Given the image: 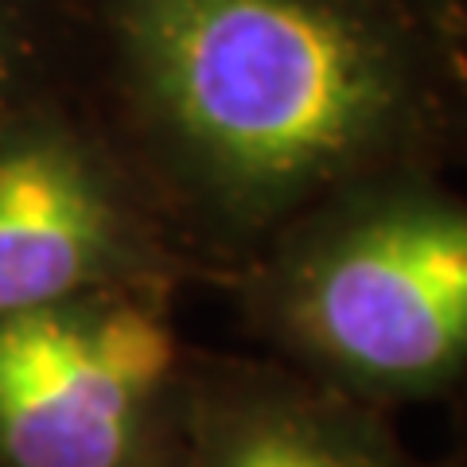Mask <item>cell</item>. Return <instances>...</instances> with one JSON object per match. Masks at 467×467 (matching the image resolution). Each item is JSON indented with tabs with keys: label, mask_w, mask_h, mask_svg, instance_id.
<instances>
[{
	"label": "cell",
	"mask_w": 467,
	"mask_h": 467,
	"mask_svg": "<svg viewBox=\"0 0 467 467\" xmlns=\"http://www.w3.org/2000/svg\"><path fill=\"white\" fill-rule=\"evenodd\" d=\"M175 300L117 288L0 316V467H175L199 355Z\"/></svg>",
	"instance_id": "cell-3"
},
{
	"label": "cell",
	"mask_w": 467,
	"mask_h": 467,
	"mask_svg": "<svg viewBox=\"0 0 467 467\" xmlns=\"http://www.w3.org/2000/svg\"><path fill=\"white\" fill-rule=\"evenodd\" d=\"M463 8V36H460V47H463V67H467V0H460Z\"/></svg>",
	"instance_id": "cell-9"
},
{
	"label": "cell",
	"mask_w": 467,
	"mask_h": 467,
	"mask_svg": "<svg viewBox=\"0 0 467 467\" xmlns=\"http://www.w3.org/2000/svg\"><path fill=\"white\" fill-rule=\"evenodd\" d=\"M413 5L425 12V16H432L436 24L444 27L448 36H463V8H460V0H413Z\"/></svg>",
	"instance_id": "cell-8"
},
{
	"label": "cell",
	"mask_w": 467,
	"mask_h": 467,
	"mask_svg": "<svg viewBox=\"0 0 467 467\" xmlns=\"http://www.w3.org/2000/svg\"><path fill=\"white\" fill-rule=\"evenodd\" d=\"M448 436L432 456V467H467V386L448 401Z\"/></svg>",
	"instance_id": "cell-7"
},
{
	"label": "cell",
	"mask_w": 467,
	"mask_h": 467,
	"mask_svg": "<svg viewBox=\"0 0 467 467\" xmlns=\"http://www.w3.org/2000/svg\"><path fill=\"white\" fill-rule=\"evenodd\" d=\"M82 98L195 285L386 171L467 164V67L413 0H94Z\"/></svg>",
	"instance_id": "cell-1"
},
{
	"label": "cell",
	"mask_w": 467,
	"mask_h": 467,
	"mask_svg": "<svg viewBox=\"0 0 467 467\" xmlns=\"http://www.w3.org/2000/svg\"><path fill=\"white\" fill-rule=\"evenodd\" d=\"M94 0H0V121L82 90Z\"/></svg>",
	"instance_id": "cell-6"
},
{
	"label": "cell",
	"mask_w": 467,
	"mask_h": 467,
	"mask_svg": "<svg viewBox=\"0 0 467 467\" xmlns=\"http://www.w3.org/2000/svg\"><path fill=\"white\" fill-rule=\"evenodd\" d=\"M226 292L254 350L382 413L467 386V192L386 171L319 199Z\"/></svg>",
	"instance_id": "cell-2"
},
{
	"label": "cell",
	"mask_w": 467,
	"mask_h": 467,
	"mask_svg": "<svg viewBox=\"0 0 467 467\" xmlns=\"http://www.w3.org/2000/svg\"><path fill=\"white\" fill-rule=\"evenodd\" d=\"M192 285L82 90L39 98L0 121V316L90 292Z\"/></svg>",
	"instance_id": "cell-4"
},
{
	"label": "cell",
	"mask_w": 467,
	"mask_h": 467,
	"mask_svg": "<svg viewBox=\"0 0 467 467\" xmlns=\"http://www.w3.org/2000/svg\"><path fill=\"white\" fill-rule=\"evenodd\" d=\"M175 467H432L393 413L362 405L261 350H202Z\"/></svg>",
	"instance_id": "cell-5"
}]
</instances>
